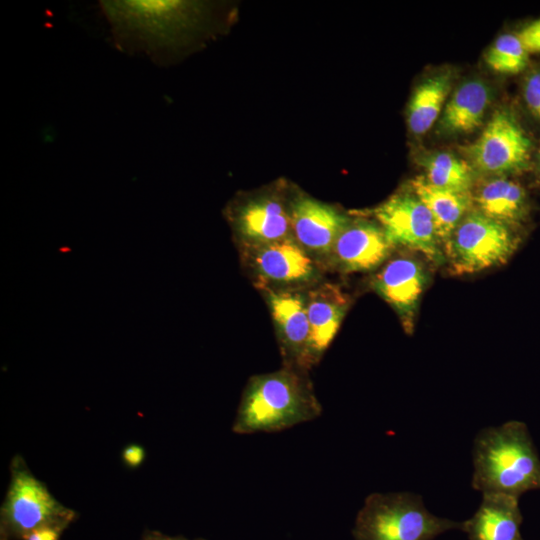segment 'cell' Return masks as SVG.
I'll use <instances>...</instances> for the list:
<instances>
[{"instance_id":"24","label":"cell","mask_w":540,"mask_h":540,"mask_svg":"<svg viewBox=\"0 0 540 540\" xmlns=\"http://www.w3.org/2000/svg\"><path fill=\"white\" fill-rule=\"evenodd\" d=\"M517 36L528 53L540 54V18L525 25Z\"/></svg>"},{"instance_id":"14","label":"cell","mask_w":540,"mask_h":540,"mask_svg":"<svg viewBox=\"0 0 540 540\" xmlns=\"http://www.w3.org/2000/svg\"><path fill=\"white\" fill-rule=\"evenodd\" d=\"M285 365L307 370L310 335L306 294L295 290L265 288Z\"/></svg>"},{"instance_id":"23","label":"cell","mask_w":540,"mask_h":540,"mask_svg":"<svg viewBox=\"0 0 540 540\" xmlns=\"http://www.w3.org/2000/svg\"><path fill=\"white\" fill-rule=\"evenodd\" d=\"M523 97L530 112L540 121V70L532 71L525 79Z\"/></svg>"},{"instance_id":"12","label":"cell","mask_w":540,"mask_h":540,"mask_svg":"<svg viewBox=\"0 0 540 540\" xmlns=\"http://www.w3.org/2000/svg\"><path fill=\"white\" fill-rule=\"evenodd\" d=\"M251 267L264 284L303 285L318 275L317 260L293 237L247 248Z\"/></svg>"},{"instance_id":"22","label":"cell","mask_w":540,"mask_h":540,"mask_svg":"<svg viewBox=\"0 0 540 540\" xmlns=\"http://www.w3.org/2000/svg\"><path fill=\"white\" fill-rule=\"evenodd\" d=\"M528 55L517 35L503 34L489 47L485 61L495 72L517 74L526 68Z\"/></svg>"},{"instance_id":"15","label":"cell","mask_w":540,"mask_h":540,"mask_svg":"<svg viewBox=\"0 0 540 540\" xmlns=\"http://www.w3.org/2000/svg\"><path fill=\"white\" fill-rule=\"evenodd\" d=\"M310 327L307 367L315 364L337 334L349 306L348 297L336 286L323 284L306 293Z\"/></svg>"},{"instance_id":"30","label":"cell","mask_w":540,"mask_h":540,"mask_svg":"<svg viewBox=\"0 0 540 540\" xmlns=\"http://www.w3.org/2000/svg\"><path fill=\"white\" fill-rule=\"evenodd\" d=\"M523 540V539H522Z\"/></svg>"},{"instance_id":"9","label":"cell","mask_w":540,"mask_h":540,"mask_svg":"<svg viewBox=\"0 0 540 540\" xmlns=\"http://www.w3.org/2000/svg\"><path fill=\"white\" fill-rule=\"evenodd\" d=\"M428 283L429 274L422 262L411 255H400L382 265L372 287L397 313L405 332L411 334Z\"/></svg>"},{"instance_id":"17","label":"cell","mask_w":540,"mask_h":540,"mask_svg":"<svg viewBox=\"0 0 540 540\" xmlns=\"http://www.w3.org/2000/svg\"><path fill=\"white\" fill-rule=\"evenodd\" d=\"M491 101V90L485 82L470 79L463 82L446 104L438 125L442 134L470 133L484 118Z\"/></svg>"},{"instance_id":"18","label":"cell","mask_w":540,"mask_h":540,"mask_svg":"<svg viewBox=\"0 0 540 540\" xmlns=\"http://www.w3.org/2000/svg\"><path fill=\"white\" fill-rule=\"evenodd\" d=\"M411 188L430 211L437 237L444 245L469 213L472 195L470 192H457L434 186L424 176L413 179Z\"/></svg>"},{"instance_id":"4","label":"cell","mask_w":540,"mask_h":540,"mask_svg":"<svg viewBox=\"0 0 540 540\" xmlns=\"http://www.w3.org/2000/svg\"><path fill=\"white\" fill-rule=\"evenodd\" d=\"M461 527L462 522L430 513L418 494L372 493L356 516L352 534L355 540H434Z\"/></svg>"},{"instance_id":"27","label":"cell","mask_w":540,"mask_h":540,"mask_svg":"<svg viewBox=\"0 0 540 540\" xmlns=\"http://www.w3.org/2000/svg\"><path fill=\"white\" fill-rule=\"evenodd\" d=\"M141 540H186V539L180 536L165 535L157 531H149L142 537Z\"/></svg>"},{"instance_id":"2","label":"cell","mask_w":540,"mask_h":540,"mask_svg":"<svg viewBox=\"0 0 540 540\" xmlns=\"http://www.w3.org/2000/svg\"><path fill=\"white\" fill-rule=\"evenodd\" d=\"M306 371L285 365L278 371L252 376L243 390L232 431L277 432L319 417L322 406Z\"/></svg>"},{"instance_id":"5","label":"cell","mask_w":540,"mask_h":540,"mask_svg":"<svg viewBox=\"0 0 540 540\" xmlns=\"http://www.w3.org/2000/svg\"><path fill=\"white\" fill-rule=\"evenodd\" d=\"M10 483L0 512L1 540L24 539L49 525L69 526L76 512L59 502L33 475L22 456L10 464Z\"/></svg>"},{"instance_id":"1","label":"cell","mask_w":540,"mask_h":540,"mask_svg":"<svg viewBox=\"0 0 540 540\" xmlns=\"http://www.w3.org/2000/svg\"><path fill=\"white\" fill-rule=\"evenodd\" d=\"M113 45L127 54L147 56L156 65L171 63L192 39L206 5L174 0L100 1Z\"/></svg>"},{"instance_id":"8","label":"cell","mask_w":540,"mask_h":540,"mask_svg":"<svg viewBox=\"0 0 540 540\" xmlns=\"http://www.w3.org/2000/svg\"><path fill=\"white\" fill-rule=\"evenodd\" d=\"M531 149V140L515 115L502 108L492 115L468 153L476 169L502 177L526 170Z\"/></svg>"},{"instance_id":"21","label":"cell","mask_w":540,"mask_h":540,"mask_svg":"<svg viewBox=\"0 0 540 540\" xmlns=\"http://www.w3.org/2000/svg\"><path fill=\"white\" fill-rule=\"evenodd\" d=\"M424 178L434 186L470 192L474 182L473 169L464 160L448 152H436L422 157Z\"/></svg>"},{"instance_id":"28","label":"cell","mask_w":540,"mask_h":540,"mask_svg":"<svg viewBox=\"0 0 540 540\" xmlns=\"http://www.w3.org/2000/svg\"><path fill=\"white\" fill-rule=\"evenodd\" d=\"M538 167H539V170H540V149H539V153H538Z\"/></svg>"},{"instance_id":"7","label":"cell","mask_w":540,"mask_h":540,"mask_svg":"<svg viewBox=\"0 0 540 540\" xmlns=\"http://www.w3.org/2000/svg\"><path fill=\"white\" fill-rule=\"evenodd\" d=\"M372 215L393 248L419 252L436 264L444 261L433 217L413 192L390 196L372 210Z\"/></svg>"},{"instance_id":"29","label":"cell","mask_w":540,"mask_h":540,"mask_svg":"<svg viewBox=\"0 0 540 540\" xmlns=\"http://www.w3.org/2000/svg\"><path fill=\"white\" fill-rule=\"evenodd\" d=\"M198 540H202V539H198Z\"/></svg>"},{"instance_id":"16","label":"cell","mask_w":540,"mask_h":540,"mask_svg":"<svg viewBox=\"0 0 540 540\" xmlns=\"http://www.w3.org/2000/svg\"><path fill=\"white\" fill-rule=\"evenodd\" d=\"M482 502L461 530L469 540H522L523 517L519 498L504 494H482Z\"/></svg>"},{"instance_id":"6","label":"cell","mask_w":540,"mask_h":540,"mask_svg":"<svg viewBox=\"0 0 540 540\" xmlns=\"http://www.w3.org/2000/svg\"><path fill=\"white\" fill-rule=\"evenodd\" d=\"M519 242L511 227L475 211L463 218L443 246L454 273L470 274L504 264Z\"/></svg>"},{"instance_id":"3","label":"cell","mask_w":540,"mask_h":540,"mask_svg":"<svg viewBox=\"0 0 540 540\" xmlns=\"http://www.w3.org/2000/svg\"><path fill=\"white\" fill-rule=\"evenodd\" d=\"M472 455V487L482 494L519 498L540 489V458L525 423L511 420L482 429Z\"/></svg>"},{"instance_id":"11","label":"cell","mask_w":540,"mask_h":540,"mask_svg":"<svg viewBox=\"0 0 540 540\" xmlns=\"http://www.w3.org/2000/svg\"><path fill=\"white\" fill-rule=\"evenodd\" d=\"M392 249L377 222L350 219L333 244L328 259L346 273L368 272L381 267Z\"/></svg>"},{"instance_id":"13","label":"cell","mask_w":540,"mask_h":540,"mask_svg":"<svg viewBox=\"0 0 540 540\" xmlns=\"http://www.w3.org/2000/svg\"><path fill=\"white\" fill-rule=\"evenodd\" d=\"M292 236L314 258L328 257L337 237L350 221L335 207L307 195L290 201Z\"/></svg>"},{"instance_id":"10","label":"cell","mask_w":540,"mask_h":540,"mask_svg":"<svg viewBox=\"0 0 540 540\" xmlns=\"http://www.w3.org/2000/svg\"><path fill=\"white\" fill-rule=\"evenodd\" d=\"M237 237L246 248L292 236L290 202L273 194H260L237 204L230 212Z\"/></svg>"},{"instance_id":"20","label":"cell","mask_w":540,"mask_h":540,"mask_svg":"<svg viewBox=\"0 0 540 540\" xmlns=\"http://www.w3.org/2000/svg\"><path fill=\"white\" fill-rule=\"evenodd\" d=\"M449 72H443L422 81L414 90L408 104L407 120L415 135L426 133L434 124L451 89Z\"/></svg>"},{"instance_id":"25","label":"cell","mask_w":540,"mask_h":540,"mask_svg":"<svg viewBox=\"0 0 540 540\" xmlns=\"http://www.w3.org/2000/svg\"><path fill=\"white\" fill-rule=\"evenodd\" d=\"M121 457L126 466L136 468L143 463L145 450L141 445L129 444L123 448Z\"/></svg>"},{"instance_id":"19","label":"cell","mask_w":540,"mask_h":540,"mask_svg":"<svg viewBox=\"0 0 540 540\" xmlns=\"http://www.w3.org/2000/svg\"><path fill=\"white\" fill-rule=\"evenodd\" d=\"M479 212L509 227L519 226L528 215V198L524 188L505 177L485 182L474 196Z\"/></svg>"},{"instance_id":"26","label":"cell","mask_w":540,"mask_h":540,"mask_svg":"<svg viewBox=\"0 0 540 540\" xmlns=\"http://www.w3.org/2000/svg\"><path fill=\"white\" fill-rule=\"evenodd\" d=\"M68 526L49 525L30 532L23 540H59Z\"/></svg>"}]
</instances>
